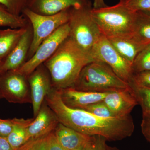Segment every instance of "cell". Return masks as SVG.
<instances>
[{
  "mask_svg": "<svg viewBox=\"0 0 150 150\" xmlns=\"http://www.w3.org/2000/svg\"><path fill=\"white\" fill-rule=\"evenodd\" d=\"M81 109L86 110L94 115L102 118L115 117L103 101L90 105Z\"/></svg>",
  "mask_w": 150,
  "mask_h": 150,
  "instance_id": "25",
  "label": "cell"
},
{
  "mask_svg": "<svg viewBox=\"0 0 150 150\" xmlns=\"http://www.w3.org/2000/svg\"><path fill=\"white\" fill-rule=\"evenodd\" d=\"M93 61L69 36L43 64L51 76L53 88L61 90L74 87L81 71Z\"/></svg>",
  "mask_w": 150,
  "mask_h": 150,
  "instance_id": "2",
  "label": "cell"
},
{
  "mask_svg": "<svg viewBox=\"0 0 150 150\" xmlns=\"http://www.w3.org/2000/svg\"><path fill=\"white\" fill-rule=\"evenodd\" d=\"M47 135L28 140L17 150H47Z\"/></svg>",
  "mask_w": 150,
  "mask_h": 150,
  "instance_id": "27",
  "label": "cell"
},
{
  "mask_svg": "<svg viewBox=\"0 0 150 150\" xmlns=\"http://www.w3.org/2000/svg\"><path fill=\"white\" fill-rule=\"evenodd\" d=\"M90 4L89 0H27L25 8L38 14L51 16L71 8Z\"/></svg>",
  "mask_w": 150,
  "mask_h": 150,
  "instance_id": "14",
  "label": "cell"
},
{
  "mask_svg": "<svg viewBox=\"0 0 150 150\" xmlns=\"http://www.w3.org/2000/svg\"><path fill=\"white\" fill-rule=\"evenodd\" d=\"M59 123L56 115L44 100L38 114L27 127L28 140L48 135L54 131Z\"/></svg>",
  "mask_w": 150,
  "mask_h": 150,
  "instance_id": "13",
  "label": "cell"
},
{
  "mask_svg": "<svg viewBox=\"0 0 150 150\" xmlns=\"http://www.w3.org/2000/svg\"><path fill=\"white\" fill-rule=\"evenodd\" d=\"M107 6L105 3L104 0H94L93 9H98Z\"/></svg>",
  "mask_w": 150,
  "mask_h": 150,
  "instance_id": "34",
  "label": "cell"
},
{
  "mask_svg": "<svg viewBox=\"0 0 150 150\" xmlns=\"http://www.w3.org/2000/svg\"><path fill=\"white\" fill-rule=\"evenodd\" d=\"M129 85L150 88V71L134 73Z\"/></svg>",
  "mask_w": 150,
  "mask_h": 150,
  "instance_id": "28",
  "label": "cell"
},
{
  "mask_svg": "<svg viewBox=\"0 0 150 150\" xmlns=\"http://www.w3.org/2000/svg\"><path fill=\"white\" fill-rule=\"evenodd\" d=\"M130 88L129 84L119 78L108 65L94 61L83 69L73 88L81 91L109 92Z\"/></svg>",
  "mask_w": 150,
  "mask_h": 150,
  "instance_id": "3",
  "label": "cell"
},
{
  "mask_svg": "<svg viewBox=\"0 0 150 150\" xmlns=\"http://www.w3.org/2000/svg\"><path fill=\"white\" fill-rule=\"evenodd\" d=\"M76 150H85V146L83 147H82L79 148L78 149Z\"/></svg>",
  "mask_w": 150,
  "mask_h": 150,
  "instance_id": "36",
  "label": "cell"
},
{
  "mask_svg": "<svg viewBox=\"0 0 150 150\" xmlns=\"http://www.w3.org/2000/svg\"><path fill=\"white\" fill-rule=\"evenodd\" d=\"M141 126L142 134L150 143V116H143Z\"/></svg>",
  "mask_w": 150,
  "mask_h": 150,
  "instance_id": "32",
  "label": "cell"
},
{
  "mask_svg": "<svg viewBox=\"0 0 150 150\" xmlns=\"http://www.w3.org/2000/svg\"><path fill=\"white\" fill-rule=\"evenodd\" d=\"M131 36L142 44H150V15L136 12Z\"/></svg>",
  "mask_w": 150,
  "mask_h": 150,
  "instance_id": "19",
  "label": "cell"
},
{
  "mask_svg": "<svg viewBox=\"0 0 150 150\" xmlns=\"http://www.w3.org/2000/svg\"><path fill=\"white\" fill-rule=\"evenodd\" d=\"M3 62V61H2V60L0 59V73H1V67L2 65Z\"/></svg>",
  "mask_w": 150,
  "mask_h": 150,
  "instance_id": "37",
  "label": "cell"
},
{
  "mask_svg": "<svg viewBox=\"0 0 150 150\" xmlns=\"http://www.w3.org/2000/svg\"><path fill=\"white\" fill-rule=\"evenodd\" d=\"M91 4L69 8V36L84 51L91 52L103 34L92 15Z\"/></svg>",
  "mask_w": 150,
  "mask_h": 150,
  "instance_id": "5",
  "label": "cell"
},
{
  "mask_svg": "<svg viewBox=\"0 0 150 150\" xmlns=\"http://www.w3.org/2000/svg\"><path fill=\"white\" fill-rule=\"evenodd\" d=\"M54 132L60 144L67 150H76L85 146L91 137L60 123Z\"/></svg>",
  "mask_w": 150,
  "mask_h": 150,
  "instance_id": "16",
  "label": "cell"
},
{
  "mask_svg": "<svg viewBox=\"0 0 150 150\" xmlns=\"http://www.w3.org/2000/svg\"><path fill=\"white\" fill-rule=\"evenodd\" d=\"M59 91L62 101L66 105L78 109H83L90 105L103 101L108 93L81 91L73 88Z\"/></svg>",
  "mask_w": 150,
  "mask_h": 150,
  "instance_id": "15",
  "label": "cell"
},
{
  "mask_svg": "<svg viewBox=\"0 0 150 150\" xmlns=\"http://www.w3.org/2000/svg\"><path fill=\"white\" fill-rule=\"evenodd\" d=\"M0 91L2 97L9 102L31 103L27 76L18 70L0 73Z\"/></svg>",
  "mask_w": 150,
  "mask_h": 150,
  "instance_id": "9",
  "label": "cell"
},
{
  "mask_svg": "<svg viewBox=\"0 0 150 150\" xmlns=\"http://www.w3.org/2000/svg\"><path fill=\"white\" fill-rule=\"evenodd\" d=\"M106 141L105 138L101 136H91L86 145L85 150H106Z\"/></svg>",
  "mask_w": 150,
  "mask_h": 150,
  "instance_id": "29",
  "label": "cell"
},
{
  "mask_svg": "<svg viewBox=\"0 0 150 150\" xmlns=\"http://www.w3.org/2000/svg\"><path fill=\"white\" fill-rule=\"evenodd\" d=\"M94 61L105 63L121 79L130 83L133 75L132 66L102 35L91 52Z\"/></svg>",
  "mask_w": 150,
  "mask_h": 150,
  "instance_id": "7",
  "label": "cell"
},
{
  "mask_svg": "<svg viewBox=\"0 0 150 150\" xmlns=\"http://www.w3.org/2000/svg\"><path fill=\"white\" fill-rule=\"evenodd\" d=\"M29 21L23 15H16L0 5V27L17 29L26 27Z\"/></svg>",
  "mask_w": 150,
  "mask_h": 150,
  "instance_id": "21",
  "label": "cell"
},
{
  "mask_svg": "<svg viewBox=\"0 0 150 150\" xmlns=\"http://www.w3.org/2000/svg\"><path fill=\"white\" fill-rule=\"evenodd\" d=\"M119 3L133 11L150 15V0H120Z\"/></svg>",
  "mask_w": 150,
  "mask_h": 150,
  "instance_id": "24",
  "label": "cell"
},
{
  "mask_svg": "<svg viewBox=\"0 0 150 150\" xmlns=\"http://www.w3.org/2000/svg\"><path fill=\"white\" fill-rule=\"evenodd\" d=\"M59 123L88 136H100L107 141H118L131 137L135 126L131 115L124 117H99L83 109L67 106L60 91L54 88L45 98Z\"/></svg>",
  "mask_w": 150,
  "mask_h": 150,
  "instance_id": "1",
  "label": "cell"
},
{
  "mask_svg": "<svg viewBox=\"0 0 150 150\" xmlns=\"http://www.w3.org/2000/svg\"><path fill=\"white\" fill-rule=\"evenodd\" d=\"M69 35L68 23L58 28L40 44L35 54L18 70L28 76L50 58Z\"/></svg>",
  "mask_w": 150,
  "mask_h": 150,
  "instance_id": "8",
  "label": "cell"
},
{
  "mask_svg": "<svg viewBox=\"0 0 150 150\" xmlns=\"http://www.w3.org/2000/svg\"><path fill=\"white\" fill-rule=\"evenodd\" d=\"M18 118L13 119H0V137L6 138L12 131Z\"/></svg>",
  "mask_w": 150,
  "mask_h": 150,
  "instance_id": "30",
  "label": "cell"
},
{
  "mask_svg": "<svg viewBox=\"0 0 150 150\" xmlns=\"http://www.w3.org/2000/svg\"><path fill=\"white\" fill-rule=\"evenodd\" d=\"M32 39V28L29 22L26 31L13 50L3 61L0 73L19 69L24 65L27 60Z\"/></svg>",
  "mask_w": 150,
  "mask_h": 150,
  "instance_id": "11",
  "label": "cell"
},
{
  "mask_svg": "<svg viewBox=\"0 0 150 150\" xmlns=\"http://www.w3.org/2000/svg\"><path fill=\"white\" fill-rule=\"evenodd\" d=\"M47 150H67L57 139L54 131L47 135Z\"/></svg>",
  "mask_w": 150,
  "mask_h": 150,
  "instance_id": "31",
  "label": "cell"
},
{
  "mask_svg": "<svg viewBox=\"0 0 150 150\" xmlns=\"http://www.w3.org/2000/svg\"><path fill=\"white\" fill-rule=\"evenodd\" d=\"M69 8L51 16L41 15L28 9H24L22 15L27 19L33 30L32 43L27 61L34 55L40 44L46 38L59 27L68 23L69 18Z\"/></svg>",
  "mask_w": 150,
  "mask_h": 150,
  "instance_id": "6",
  "label": "cell"
},
{
  "mask_svg": "<svg viewBox=\"0 0 150 150\" xmlns=\"http://www.w3.org/2000/svg\"><path fill=\"white\" fill-rule=\"evenodd\" d=\"M107 38L118 53L131 66L137 55L146 46L137 41L131 35Z\"/></svg>",
  "mask_w": 150,
  "mask_h": 150,
  "instance_id": "17",
  "label": "cell"
},
{
  "mask_svg": "<svg viewBox=\"0 0 150 150\" xmlns=\"http://www.w3.org/2000/svg\"><path fill=\"white\" fill-rule=\"evenodd\" d=\"M0 150H14L11 146L6 138L0 137Z\"/></svg>",
  "mask_w": 150,
  "mask_h": 150,
  "instance_id": "33",
  "label": "cell"
},
{
  "mask_svg": "<svg viewBox=\"0 0 150 150\" xmlns=\"http://www.w3.org/2000/svg\"><path fill=\"white\" fill-rule=\"evenodd\" d=\"M27 26L17 29H0V59L3 62L16 46Z\"/></svg>",
  "mask_w": 150,
  "mask_h": 150,
  "instance_id": "18",
  "label": "cell"
},
{
  "mask_svg": "<svg viewBox=\"0 0 150 150\" xmlns=\"http://www.w3.org/2000/svg\"><path fill=\"white\" fill-rule=\"evenodd\" d=\"M115 117H124L130 115L138 103L131 88L109 92L103 100Z\"/></svg>",
  "mask_w": 150,
  "mask_h": 150,
  "instance_id": "12",
  "label": "cell"
},
{
  "mask_svg": "<svg viewBox=\"0 0 150 150\" xmlns=\"http://www.w3.org/2000/svg\"><path fill=\"white\" fill-rule=\"evenodd\" d=\"M91 12L101 33L107 38L131 35L136 12L120 3L112 6L92 8Z\"/></svg>",
  "mask_w": 150,
  "mask_h": 150,
  "instance_id": "4",
  "label": "cell"
},
{
  "mask_svg": "<svg viewBox=\"0 0 150 150\" xmlns=\"http://www.w3.org/2000/svg\"><path fill=\"white\" fill-rule=\"evenodd\" d=\"M2 97L1 94V91H0V98Z\"/></svg>",
  "mask_w": 150,
  "mask_h": 150,
  "instance_id": "38",
  "label": "cell"
},
{
  "mask_svg": "<svg viewBox=\"0 0 150 150\" xmlns=\"http://www.w3.org/2000/svg\"><path fill=\"white\" fill-rule=\"evenodd\" d=\"M132 69L133 74L150 71V44L145 46L136 56Z\"/></svg>",
  "mask_w": 150,
  "mask_h": 150,
  "instance_id": "23",
  "label": "cell"
},
{
  "mask_svg": "<svg viewBox=\"0 0 150 150\" xmlns=\"http://www.w3.org/2000/svg\"><path fill=\"white\" fill-rule=\"evenodd\" d=\"M106 150H119L118 148L106 145Z\"/></svg>",
  "mask_w": 150,
  "mask_h": 150,
  "instance_id": "35",
  "label": "cell"
},
{
  "mask_svg": "<svg viewBox=\"0 0 150 150\" xmlns=\"http://www.w3.org/2000/svg\"><path fill=\"white\" fill-rule=\"evenodd\" d=\"M33 119H18L16 124L6 139L11 146L14 150H17L28 141L27 128Z\"/></svg>",
  "mask_w": 150,
  "mask_h": 150,
  "instance_id": "20",
  "label": "cell"
},
{
  "mask_svg": "<svg viewBox=\"0 0 150 150\" xmlns=\"http://www.w3.org/2000/svg\"><path fill=\"white\" fill-rule=\"evenodd\" d=\"M34 118L38 114L46 96L53 88L51 76L43 64L27 76Z\"/></svg>",
  "mask_w": 150,
  "mask_h": 150,
  "instance_id": "10",
  "label": "cell"
},
{
  "mask_svg": "<svg viewBox=\"0 0 150 150\" xmlns=\"http://www.w3.org/2000/svg\"><path fill=\"white\" fill-rule=\"evenodd\" d=\"M130 87L142 107L143 116H150V88L133 85Z\"/></svg>",
  "mask_w": 150,
  "mask_h": 150,
  "instance_id": "22",
  "label": "cell"
},
{
  "mask_svg": "<svg viewBox=\"0 0 150 150\" xmlns=\"http://www.w3.org/2000/svg\"><path fill=\"white\" fill-rule=\"evenodd\" d=\"M27 0H0V5L4 7L11 13L21 15L26 8Z\"/></svg>",
  "mask_w": 150,
  "mask_h": 150,
  "instance_id": "26",
  "label": "cell"
}]
</instances>
